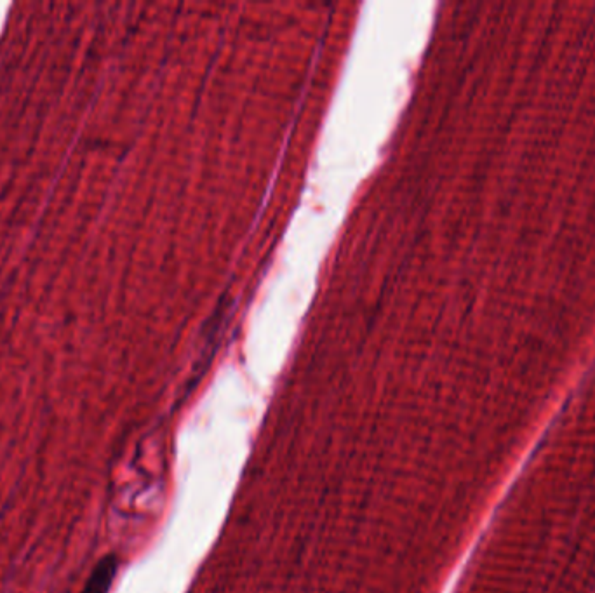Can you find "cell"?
<instances>
[{
  "label": "cell",
  "mask_w": 595,
  "mask_h": 593,
  "mask_svg": "<svg viewBox=\"0 0 595 593\" xmlns=\"http://www.w3.org/2000/svg\"><path fill=\"white\" fill-rule=\"evenodd\" d=\"M115 571H117V560L115 557H107L101 560L100 564L96 566L93 574L89 576L86 587L82 593H108L114 581Z\"/></svg>",
  "instance_id": "6da1fadb"
}]
</instances>
